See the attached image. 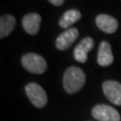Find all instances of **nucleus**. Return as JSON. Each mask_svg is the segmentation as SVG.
<instances>
[{
  "instance_id": "nucleus-3",
  "label": "nucleus",
  "mask_w": 121,
  "mask_h": 121,
  "mask_svg": "<svg viewBox=\"0 0 121 121\" xmlns=\"http://www.w3.org/2000/svg\"><path fill=\"white\" fill-rule=\"evenodd\" d=\"M25 93L31 103L37 108H43L48 102L47 93L36 83H29L25 87Z\"/></svg>"
},
{
  "instance_id": "nucleus-1",
  "label": "nucleus",
  "mask_w": 121,
  "mask_h": 121,
  "mask_svg": "<svg viewBox=\"0 0 121 121\" xmlns=\"http://www.w3.org/2000/svg\"><path fill=\"white\" fill-rule=\"evenodd\" d=\"M86 82V76L82 69L78 67H71L64 74L63 85L67 93L74 94L80 91Z\"/></svg>"
},
{
  "instance_id": "nucleus-11",
  "label": "nucleus",
  "mask_w": 121,
  "mask_h": 121,
  "mask_svg": "<svg viewBox=\"0 0 121 121\" xmlns=\"http://www.w3.org/2000/svg\"><path fill=\"white\" fill-rule=\"evenodd\" d=\"M80 18H81L80 11L76 10V9H71V10L66 11V12L63 14V16L60 17V19L59 21V24L60 27L68 28L72 24L76 23Z\"/></svg>"
},
{
  "instance_id": "nucleus-13",
  "label": "nucleus",
  "mask_w": 121,
  "mask_h": 121,
  "mask_svg": "<svg viewBox=\"0 0 121 121\" xmlns=\"http://www.w3.org/2000/svg\"><path fill=\"white\" fill-rule=\"evenodd\" d=\"M50 2L52 5H56V6H60L64 4V0H51Z\"/></svg>"
},
{
  "instance_id": "nucleus-10",
  "label": "nucleus",
  "mask_w": 121,
  "mask_h": 121,
  "mask_svg": "<svg viewBox=\"0 0 121 121\" xmlns=\"http://www.w3.org/2000/svg\"><path fill=\"white\" fill-rule=\"evenodd\" d=\"M114 56H113L111 45L107 41H102L99 45L98 51V64L101 67H108L113 63Z\"/></svg>"
},
{
  "instance_id": "nucleus-2",
  "label": "nucleus",
  "mask_w": 121,
  "mask_h": 121,
  "mask_svg": "<svg viewBox=\"0 0 121 121\" xmlns=\"http://www.w3.org/2000/svg\"><path fill=\"white\" fill-rule=\"evenodd\" d=\"M22 66L26 71L32 74H43L47 70V62L39 55L36 54H26L21 59Z\"/></svg>"
},
{
  "instance_id": "nucleus-8",
  "label": "nucleus",
  "mask_w": 121,
  "mask_h": 121,
  "mask_svg": "<svg viewBox=\"0 0 121 121\" xmlns=\"http://www.w3.org/2000/svg\"><path fill=\"white\" fill-rule=\"evenodd\" d=\"M96 24L98 28L106 33H113L118 28V22L113 16L108 14H100L96 17Z\"/></svg>"
},
{
  "instance_id": "nucleus-9",
  "label": "nucleus",
  "mask_w": 121,
  "mask_h": 121,
  "mask_svg": "<svg viewBox=\"0 0 121 121\" xmlns=\"http://www.w3.org/2000/svg\"><path fill=\"white\" fill-rule=\"evenodd\" d=\"M41 22V17L37 13H28L22 19V26L27 33L35 35L39 32Z\"/></svg>"
},
{
  "instance_id": "nucleus-4",
  "label": "nucleus",
  "mask_w": 121,
  "mask_h": 121,
  "mask_svg": "<svg viewBox=\"0 0 121 121\" xmlns=\"http://www.w3.org/2000/svg\"><path fill=\"white\" fill-rule=\"evenodd\" d=\"M92 115L98 121H120L118 111L105 104L95 106L92 109Z\"/></svg>"
},
{
  "instance_id": "nucleus-6",
  "label": "nucleus",
  "mask_w": 121,
  "mask_h": 121,
  "mask_svg": "<svg viewBox=\"0 0 121 121\" xmlns=\"http://www.w3.org/2000/svg\"><path fill=\"white\" fill-rule=\"evenodd\" d=\"M79 35V31L77 28H69L65 30L63 33L58 36V39L56 40V45L60 51H66L67 48H69L72 44L74 43V41L77 39Z\"/></svg>"
},
{
  "instance_id": "nucleus-7",
  "label": "nucleus",
  "mask_w": 121,
  "mask_h": 121,
  "mask_svg": "<svg viewBox=\"0 0 121 121\" xmlns=\"http://www.w3.org/2000/svg\"><path fill=\"white\" fill-rule=\"evenodd\" d=\"M93 47L94 40L91 37H85L84 39H82L74 51V56L76 60L79 63H86L88 59V54Z\"/></svg>"
},
{
  "instance_id": "nucleus-12",
  "label": "nucleus",
  "mask_w": 121,
  "mask_h": 121,
  "mask_svg": "<svg viewBox=\"0 0 121 121\" xmlns=\"http://www.w3.org/2000/svg\"><path fill=\"white\" fill-rule=\"evenodd\" d=\"M15 26V18L12 15H3L0 18V37L3 39L12 31Z\"/></svg>"
},
{
  "instance_id": "nucleus-5",
  "label": "nucleus",
  "mask_w": 121,
  "mask_h": 121,
  "mask_svg": "<svg viewBox=\"0 0 121 121\" xmlns=\"http://www.w3.org/2000/svg\"><path fill=\"white\" fill-rule=\"evenodd\" d=\"M105 96L115 105H121V84L116 81H106L103 83Z\"/></svg>"
}]
</instances>
